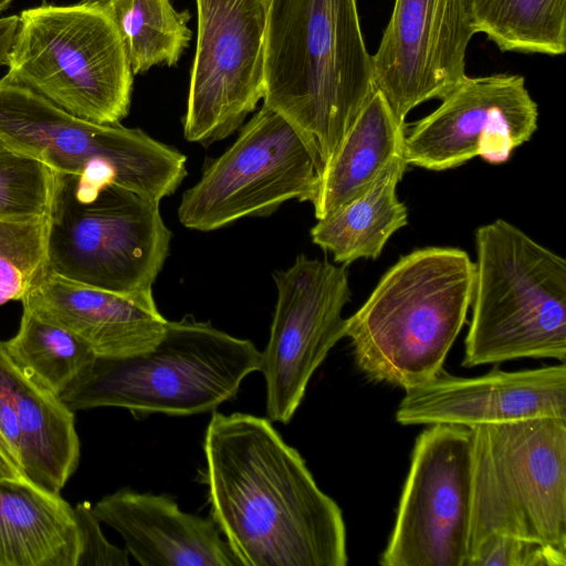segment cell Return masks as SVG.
<instances>
[{
    "instance_id": "cell-9",
    "label": "cell",
    "mask_w": 566,
    "mask_h": 566,
    "mask_svg": "<svg viewBox=\"0 0 566 566\" xmlns=\"http://www.w3.org/2000/svg\"><path fill=\"white\" fill-rule=\"evenodd\" d=\"M0 140L55 172L115 184L157 202L187 176L185 155L142 129L77 117L3 77Z\"/></svg>"
},
{
    "instance_id": "cell-24",
    "label": "cell",
    "mask_w": 566,
    "mask_h": 566,
    "mask_svg": "<svg viewBox=\"0 0 566 566\" xmlns=\"http://www.w3.org/2000/svg\"><path fill=\"white\" fill-rule=\"evenodd\" d=\"M99 1L119 31L134 74L175 65L191 40V13L176 11L171 0Z\"/></svg>"
},
{
    "instance_id": "cell-19",
    "label": "cell",
    "mask_w": 566,
    "mask_h": 566,
    "mask_svg": "<svg viewBox=\"0 0 566 566\" xmlns=\"http://www.w3.org/2000/svg\"><path fill=\"white\" fill-rule=\"evenodd\" d=\"M92 507L142 566H241L212 518L180 511L170 496L120 489Z\"/></svg>"
},
{
    "instance_id": "cell-15",
    "label": "cell",
    "mask_w": 566,
    "mask_h": 566,
    "mask_svg": "<svg viewBox=\"0 0 566 566\" xmlns=\"http://www.w3.org/2000/svg\"><path fill=\"white\" fill-rule=\"evenodd\" d=\"M475 34L471 0H395L373 60V81L396 117L442 99L465 76Z\"/></svg>"
},
{
    "instance_id": "cell-8",
    "label": "cell",
    "mask_w": 566,
    "mask_h": 566,
    "mask_svg": "<svg viewBox=\"0 0 566 566\" xmlns=\"http://www.w3.org/2000/svg\"><path fill=\"white\" fill-rule=\"evenodd\" d=\"M471 430L468 559L492 536L566 552V419L539 417Z\"/></svg>"
},
{
    "instance_id": "cell-25",
    "label": "cell",
    "mask_w": 566,
    "mask_h": 566,
    "mask_svg": "<svg viewBox=\"0 0 566 566\" xmlns=\"http://www.w3.org/2000/svg\"><path fill=\"white\" fill-rule=\"evenodd\" d=\"M4 343L29 377L59 397L96 359L80 337L27 308L17 334Z\"/></svg>"
},
{
    "instance_id": "cell-17",
    "label": "cell",
    "mask_w": 566,
    "mask_h": 566,
    "mask_svg": "<svg viewBox=\"0 0 566 566\" xmlns=\"http://www.w3.org/2000/svg\"><path fill=\"white\" fill-rule=\"evenodd\" d=\"M21 302L23 308L80 337L99 358H123L151 350L167 324L153 292L118 294L65 280L50 271Z\"/></svg>"
},
{
    "instance_id": "cell-31",
    "label": "cell",
    "mask_w": 566,
    "mask_h": 566,
    "mask_svg": "<svg viewBox=\"0 0 566 566\" xmlns=\"http://www.w3.org/2000/svg\"><path fill=\"white\" fill-rule=\"evenodd\" d=\"M0 478L24 480L21 473L0 453Z\"/></svg>"
},
{
    "instance_id": "cell-27",
    "label": "cell",
    "mask_w": 566,
    "mask_h": 566,
    "mask_svg": "<svg viewBox=\"0 0 566 566\" xmlns=\"http://www.w3.org/2000/svg\"><path fill=\"white\" fill-rule=\"evenodd\" d=\"M55 184L53 169L0 140V220L49 216Z\"/></svg>"
},
{
    "instance_id": "cell-16",
    "label": "cell",
    "mask_w": 566,
    "mask_h": 566,
    "mask_svg": "<svg viewBox=\"0 0 566 566\" xmlns=\"http://www.w3.org/2000/svg\"><path fill=\"white\" fill-rule=\"evenodd\" d=\"M539 417L566 419V365L491 373L472 378L443 369L432 379L406 390L396 420L405 426L484 424Z\"/></svg>"
},
{
    "instance_id": "cell-6",
    "label": "cell",
    "mask_w": 566,
    "mask_h": 566,
    "mask_svg": "<svg viewBox=\"0 0 566 566\" xmlns=\"http://www.w3.org/2000/svg\"><path fill=\"white\" fill-rule=\"evenodd\" d=\"M7 66L3 78L72 115L99 124L128 115L134 73L99 0L23 10Z\"/></svg>"
},
{
    "instance_id": "cell-1",
    "label": "cell",
    "mask_w": 566,
    "mask_h": 566,
    "mask_svg": "<svg viewBox=\"0 0 566 566\" xmlns=\"http://www.w3.org/2000/svg\"><path fill=\"white\" fill-rule=\"evenodd\" d=\"M211 518L241 566H344L337 503L271 421L213 412L203 439Z\"/></svg>"
},
{
    "instance_id": "cell-18",
    "label": "cell",
    "mask_w": 566,
    "mask_h": 566,
    "mask_svg": "<svg viewBox=\"0 0 566 566\" xmlns=\"http://www.w3.org/2000/svg\"><path fill=\"white\" fill-rule=\"evenodd\" d=\"M2 436L33 485L60 494L78 467L74 411L29 377L0 340Z\"/></svg>"
},
{
    "instance_id": "cell-30",
    "label": "cell",
    "mask_w": 566,
    "mask_h": 566,
    "mask_svg": "<svg viewBox=\"0 0 566 566\" xmlns=\"http://www.w3.org/2000/svg\"><path fill=\"white\" fill-rule=\"evenodd\" d=\"M19 15L0 18V66L7 65L8 54L18 29Z\"/></svg>"
},
{
    "instance_id": "cell-3",
    "label": "cell",
    "mask_w": 566,
    "mask_h": 566,
    "mask_svg": "<svg viewBox=\"0 0 566 566\" xmlns=\"http://www.w3.org/2000/svg\"><path fill=\"white\" fill-rule=\"evenodd\" d=\"M473 282L474 262L461 249L401 256L346 318L360 370L405 390L436 377L467 321Z\"/></svg>"
},
{
    "instance_id": "cell-20",
    "label": "cell",
    "mask_w": 566,
    "mask_h": 566,
    "mask_svg": "<svg viewBox=\"0 0 566 566\" xmlns=\"http://www.w3.org/2000/svg\"><path fill=\"white\" fill-rule=\"evenodd\" d=\"M74 509L27 480L0 478V566H76Z\"/></svg>"
},
{
    "instance_id": "cell-12",
    "label": "cell",
    "mask_w": 566,
    "mask_h": 566,
    "mask_svg": "<svg viewBox=\"0 0 566 566\" xmlns=\"http://www.w3.org/2000/svg\"><path fill=\"white\" fill-rule=\"evenodd\" d=\"M272 0H196L197 43L184 135L209 146L235 132L264 95Z\"/></svg>"
},
{
    "instance_id": "cell-29",
    "label": "cell",
    "mask_w": 566,
    "mask_h": 566,
    "mask_svg": "<svg viewBox=\"0 0 566 566\" xmlns=\"http://www.w3.org/2000/svg\"><path fill=\"white\" fill-rule=\"evenodd\" d=\"M73 509L78 532L76 566H127V549H120L106 539L92 505L81 502Z\"/></svg>"
},
{
    "instance_id": "cell-33",
    "label": "cell",
    "mask_w": 566,
    "mask_h": 566,
    "mask_svg": "<svg viewBox=\"0 0 566 566\" xmlns=\"http://www.w3.org/2000/svg\"><path fill=\"white\" fill-rule=\"evenodd\" d=\"M12 0H0V12L9 8Z\"/></svg>"
},
{
    "instance_id": "cell-14",
    "label": "cell",
    "mask_w": 566,
    "mask_h": 566,
    "mask_svg": "<svg viewBox=\"0 0 566 566\" xmlns=\"http://www.w3.org/2000/svg\"><path fill=\"white\" fill-rule=\"evenodd\" d=\"M537 120V104L522 75H467L438 108L411 124L405 133L403 158L408 165L434 171L476 156L503 164L532 138Z\"/></svg>"
},
{
    "instance_id": "cell-13",
    "label": "cell",
    "mask_w": 566,
    "mask_h": 566,
    "mask_svg": "<svg viewBox=\"0 0 566 566\" xmlns=\"http://www.w3.org/2000/svg\"><path fill=\"white\" fill-rule=\"evenodd\" d=\"M277 298L260 369L269 420L289 423L329 350L346 336L342 312L350 301L345 265L300 254L273 273Z\"/></svg>"
},
{
    "instance_id": "cell-21",
    "label": "cell",
    "mask_w": 566,
    "mask_h": 566,
    "mask_svg": "<svg viewBox=\"0 0 566 566\" xmlns=\"http://www.w3.org/2000/svg\"><path fill=\"white\" fill-rule=\"evenodd\" d=\"M405 123L375 90L324 167L312 205L322 219L366 191L396 159L403 157Z\"/></svg>"
},
{
    "instance_id": "cell-7",
    "label": "cell",
    "mask_w": 566,
    "mask_h": 566,
    "mask_svg": "<svg viewBox=\"0 0 566 566\" xmlns=\"http://www.w3.org/2000/svg\"><path fill=\"white\" fill-rule=\"evenodd\" d=\"M49 271L118 294L153 292L171 232L159 202L111 182L56 172Z\"/></svg>"
},
{
    "instance_id": "cell-32",
    "label": "cell",
    "mask_w": 566,
    "mask_h": 566,
    "mask_svg": "<svg viewBox=\"0 0 566 566\" xmlns=\"http://www.w3.org/2000/svg\"><path fill=\"white\" fill-rule=\"evenodd\" d=\"M0 453L6 458V460H8L21 473V470H20L19 465L17 464V462L14 461V459L11 454V451H10L9 447L7 446L4 439L2 438L1 433H0ZM21 475H22V473H21Z\"/></svg>"
},
{
    "instance_id": "cell-28",
    "label": "cell",
    "mask_w": 566,
    "mask_h": 566,
    "mask_svg": "<svg viewBox=\"0 0 566 566\" xmlns=\"http://www.w3.org/2000/svg\"><path fill=\"white\" fill-rule=\"evenodd\" d=\"M566 566V552L526 539L492 536L469 557L467 566Z\"/></svg>"
},
{
    "instance_id": "cell-23",
    "label": "cell",
    "mask_w": 566,
    "mask_h": 566,
    "mask_svg": "<svg viewBox=\"0 0 566 566\" xmlns=\"http://www.w3.org/2000/svg\"><path fill=\"white\" fill-rule=\"evenodd\" d=\"M471 12L475 33L503 52L566 51V0H471Z\"/></svg>"
},
{
    "instance_id": "cell-22",
    "label": "cell",
    "mask_w": 566,
    "mask_h": 566,
    "mask_svg": "<svg viewBox=\"0 0 566 566\" xmlns=\"http://www.w3.org/2000/svg\"><path fill=\"white\" fill-rule=\"evenodd\" d=\"M407 166L403 157L396 159L366 191L318 219L312 241L345 266L377 259L391 235L408 224V209L396 193Z\"/></svg>"
},
{
    "instance_id": "cell-10",
    "label": "cell",
    "mask_w": 566,
    "mask_h": 566,
    "mask_svg": "<svg viewBox=\"0 0 566 566\" xmlns=\"http://www.w3.org/2000/svg\"><path fill=\"white\" fill-rule=\"evenodd\" d=\"M324 163L315 139L263 103L237 140L203 169L178 208L180 223L212 231L316 197Z\"/></svg>"
},
{
    "instance_id": "cell-5",
    "label": "cell",
    "mask_w": 566,
    "mask_h": 566,
    "mask_svg": "<svg viewBox=\"0 0 566 566\" xmlns=\"http://www.w3.org/2000/svg\"><path fill=\"white\" fill-rule=\"evenodd\" d=\"M464 367L566 360V261L503 219L475 232Z\"/></svg>"
},
{
    "instance_id": "cell-4",
    "label": "cell",
    "mask_w": 566,
    "mask_h": 566,
    "mask_svg": "<svg viewBox=\"0 0 566 566\" xmlns=\"http://www.w3.org/2000/svg\"><path fill=\"white\" fill-rule=\"evenodd\" d=\"M260 364L261 352L251 340L187 315L167 321L161 339L147 353L96 357L60 398L73 411L117 407L134 415L190 416L234 398Z\"/></svg>"
},
{
    "instance_id": "cell-11",
    "label": "cell",
    "mask_w": 566,
    "mask_h": 566,
    "mask_svg": "<svg viewBox=\"0 0 566 566\" xmlns=\"http://www.w3.org/2000/svg\"><path fill=\"white\" fill-rule=\"evenodd\" d=\"M472 430L430 424L417 438L384 566H467Z\"/></svg>"
},
{
    "instance_id": "cell-26",
    "label": "cell",
    "mask_w": 566,
    "mask_h": 566,
    "mask_svg": "<svg viewBox=\"0 0 566 566\" xmlns=\"http://www.w3.org/2000/svg\"><path fill=\"white\" fill-rule=\"evenodd\" d=\"M50 216L0 220V305L22 301L49 272Z\"/></svg>"
},
{
    "instance_id": "cell-2",
    "label": "cell",
    "mask_w": 566,
    "mask_h": 566,
    "mask_svg": "<svg viewBox=\"0 0 566 566\" xmlns=\"http://www.w3.org/2000/svg\"><path fill=\"white\" fill-rule=\"evenodd\" d=\"M374 91L357 0L271 1L264 104L315 139L324 167Z\"/></svg>"
}]
</instances>
